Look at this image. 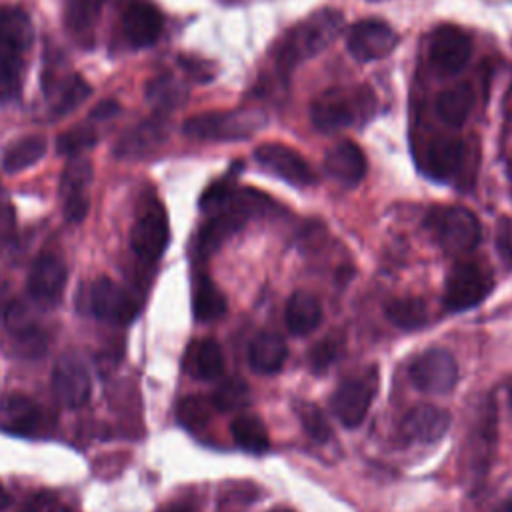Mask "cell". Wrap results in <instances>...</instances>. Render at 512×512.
Returning a JSON list of instances; mask_svg holds the SVG:
<instances>
[{
  "label": "cell",
  "instance_id": "obj_46",
  "mask_svg": "<svg viewBox=\"0 0 512 512\" xmlns=\"http://www.w3.org/2000/svg\"><path fill=\"white\" fill-rule=\"evenodd\" d=\"M508 402H510V408H512V386L508 388Z\"/></svg>",
  "mask_w": 512,
  "mask_h": 512
},
{
  "label": "cell",
  "instance_id": "obj_20",
  "mask_svg": "<svg viewBox=\"0 0 512 512\" xmlns=\"http://www.w3.org/2000/svg\"><path fill=\"white\" fill-rule=\"evenodd\" d=\"M326 172L346 186H356L366 174V156L350 140L334 144L324 156Z\"/></svg>",
  "mask_w": 512,
  "mask_h": 512
},
{
  "label": "cell",
  "instance_id": "obj_34",
  "mask_svg": "<svg viewBox=\"0 0 512 512\" xmlns=\"http://www.w3.org/2000/svg\"><path fill=\"white\" fill-rule=\"evenodd\" d=\"M210 402L220 412L240 410L248 404V386L240 378H228L214 390Z\"/></svg>",
  "mask_w": 512,
  "mask_h": 512
},
{
  "label": "cell",
  "instance_id": "obj_39",
  "mask_svg": "<svg viewBox=\"0 0 512 512\" xmlns=\"http://www.w3.org/2000/svg\"><path fill=\"white\" fill-rule=\"evenodd\" d=\"M96 140H98V136L92 128L74 126L56 138V150H58V154L74 158V156L90 150L96 144Z\"/></svg>",
  "mask_w": 512,
  "mask_h": 512
},
{
  "label": "cell",
  "instance_id": "obj_16",
  "mask_svg": "<svg viewBox=\"0 0 512 512\" xmlns=\"http://www.w3.org/2000/svg\"><path fill=\"white\" fill-rule=\"evenodd\" d=\"M92 180V166L88 160H82L74 156L60 180V192H62V210L68 222H82L88 214V184Z\"/></svg>",
  "mask_w": 512,
  "mask_h": 512
},
{
  "label": "cell",
  "instance_id": "obj_12",
  "mask_svg": "<svg viewBox=\"0 0 512 512\" xmlns=\"http://www.w3.org/2000/svg\"><path fill=\"white\" fill-rule=\"evenodd\" d=\"M430 64L440 74H456L460 72L472 54L470 38L456 26L444 24L434 30L430 38Z\"/></svg>",
  "mask_w": 512,
  "mask_h": 512
},
{
  "label": "cell",
  "instance_id": "obj_3",
  "mask_svg": "<svg viewBox=\"0 0 512 512\" xmlns=\"http://www.w3.org/2000/svg\"><path fill=\"white\" fill-rule=\"evenodd\" d=\"M264 122L266 116L258 110L208 112L188 118L182 130L196 140H242L252 136Z\"/></svg>",
  "mask_w": 512,
  "mask_h": 512
},
{
  "label": "cell",
  "instance_id": "obj_9",
  "mask_svg": "<svg viewBox=\"0 0 512 512\" xmlns=\"http://www.w3.org/2000/svg\"><path fill=\"white\" fill-rule=\"evenodd\" d=\"M364 100H370V94L360 98L358 94H350L342 88L338 90H328L320 98L314 100L310 108V118L312 124L324 132H334L340 128L350 126L360 112H366Z\"/></svg>",
  "mask_w": 512,
  "mask_h": 512
},
{
  "label": "cell",
  "instance_id": "obj_42",
  "mask_svg": "<svg viewBox=\"0 0 512 512\" xmlns=\"http://www.w3.org/2000/svg\"><path fill=\"white\" fill-rule=\"evenodd\" d=\"M14 232H16V212L8 194L0 186V238L10 240Z\"/></svg>",
  "mask_w": 512,
  "mask_h": 512
},
{
  "label": "cell",
  "instance_id": "obj_30",
  "mask_svg": "<svg viewBox=\"0 0 512 512\" xmlns=\"http://www.w3.org/2000/svg\"><path fill=\"white\" fill-rule=\"evenodd\" d=\"M46 152V140L40 134L24 136L10 144L4 152L2 166L6 172H20L32 164H36Z\"/></svg>",
  "mask_w": 512,
  "mask_h": 512
},
{
  "label": "cell",
  "instance_id": "obj_10",
  "mask_svg": "<svg viewBox=\"0 0 512 512\" xmlns=\"http://www.w3.org/2000/svg\"><path fill=\"white\" fill-rule=\"evenodd\" d=\"M168 240L170 230L166 212L158 202H152L136 218L130 232V246L142 260L154 262L164 254Z\"/></svg>",
  "mask_w": 512,
  "mask_h": 512
},
{
  "label": "cell",
  "instance_id": "obj_14",
  "mask_svg": "<svg viewBox=\"0 0 512 512\" xmlns=\"http://www.w3.org/2000/svg\"><path fill=\"white\" fill-rule=\"evenodd\" d=\"M52 390L66 408H80L88 402L92 382L88 368L76 356H62L52 370Z\"/></svg>",
  "mask_w": 512,
  "mask_h": 512
},
{
  "label": "cell",
  "instance_id": "obj_6",
  "mask_svg": "<svg viewBox=\"0 0 512 512\" xmlns=\"http://www.w3.org/2000/svg\"><path fill=\"white\" fill-rule=\"evenodd\" d=\"M408 376L420 392L448 394L458 382V364L448 350L430 348L414 358Z\"/></svg>",
  "mask_w": 512,
  "mask_h": 512
},
{
  "label": "cell",
  "instance_id": "obj_11",
  "mask_svg": "<svg viewBox=\"0 0 512 512\" xmlns=\"http://www.w3.org/2000/svg\"><path fill=\"white\" fill-rule=\"evenodd\" d=\"M348 50L356 60H380L398 46V34L380 20H362L348 30Z\"/></svg>",
  "mask_w": 512,
  "mask_h": 512
},
{
  "label": "cell",
  "instance_id": "obj_40",
  "mask_svg": "<svg viewBox=\"0 0 512 512\" xmlns=\"http://www.w3.org/2000/svg\"><path fill=\"white\" fill-rule=\"evenodd\" d=\"M6 326L14 336H20V338H32L36 332L28 310L20 302H12L6 308Z\"/></svg>",
  "mask_w": 512,
  "mask_h": 512
},
{
  "label": "cell",
  "instance_id": "obj_25",
  "mask_svg": "<svg viewBox=\"0 0 512 512\" xmlns=\"http://www.w3.org/2000/svg\"><path fill=\"white\" fill-rule=\"evenodd\" d=\"M472 104H474L472 88L468 84H456L438 94L436 112L446 126L460 128L468 120L472 112Z\"/></svg>",
  "mask_w": 512,
  "mask_h": 512
},
{
  "label": "cell",
  "instance_id": "obj_37",
  "mask_svg": "<svg viewBox=\"0 0 512 512\" xmlns=\"http://www.w3.org/2000/svg\"><path fill=\"white\" fill-rule=\"evenodd\" d=\"M88 94H90V86L86 84L84 78H80V76L68 78L52 104V114L54 116L70 114L74 108H78L88 98Z\"/></svg>",
  "mask_w": 512,
  "mask_h": 512
},
{
  "label": "cell",
  "instance_id": "obj_36",
  "mask_svg": "<svg viewBox=\"0 0 512 512\" xmlns=\"http://www.w3.org/2000/svg\"><path fill=\"white\" fill-rule=\"evenodd\" d=\"M212 402L202 398V396H188L184 400H180L176 416L180 420V424L188 430H202L212 416Z\"/></svg>",
  "mask_w": 512,
  "mask_h": 512
},
{
  "label": "cell",
  "instance_id": "obj_47",
  "mask_svg": "<svg viewBox=\"0 0 512 512\" xmlns=\"http://www.w3.org/2000/svg\"><path fill=\"white\" fill-rule=\"evenodd\" d=\"M0 502H6V494H4V490H2V486H0Z\"/></svg>",
  "mask_w": 512,
  "mask_h": 512
},
{
  "label": "cell",
  "instance_id": "obj_26",
  "mask_svg": "<svg viewBox=\"0 0 512 512\" xmlns=\"http://www.w3.org/2000/svg\"><path fill=\"white\" fill-rule=\"evenodd\" d=\"M166 126L162 120H144L126 132L116 144V156H140L164 140Z\"/></svg>",
  "mask_w": 512,
  "mask_h": 512
},
{
  "label": "cell",
  "instance_id": "obj_29",
  "mask_svg": "<svg viewBox=\"0 0 512 512\" xmlns=\"http://www.w3.org/2000/svg\"><path fill=\"white\" fill-rule=\"evenodd\" d=\"M106 0H66L64 24L78 40L92 34Z\"/></svg>",
  "mask_w": 512,
  "mask_h": 512
},
{
  "label": "cell",
  "instance_id": "obj_13",
  "mask_svg": "<svg viewBox=\"0 0 512 512\" xmlns=\"http://www.w3.org/2000/svg\"><path fill=\"white\" fill-rule=\"evenodd\" d=\"M254 158L260 166H264L274 176L294 184V186H308L314 184L316 176L308 162L290 146L268 142L254 150Z\"/></svg>",
  "mask_w": 512,
  "mask_h": 512
},
{
  "label": "cell",
  "instance_id": "obj_48",
  "mask_svg": "<svg viewBox=\"0 0 512 512\" xmlns=\"http://www.w3.org/2000/svg\"><path fill=\"white\" fill-rule=\"evenodd\" d=\"M506 512H512V500L506 502Z\"/></svg>",
  "mask_w": 512,
  "mask_h": 512
},
{
  "label": "cell",
  "instance_id": "obj_24",
  "mask_svg": "<svg viewBox=\"0 0 512 512\" xmlns=\"http://www.w3.org/2000/svg\"><path fill=\"white\" fill-rule=\"evenodd\" d=\"M186 370L200 380H216L224 374V352L214 338H202L190 344L186 352Z\"/></svg>",
  "mask_w": 512,
  "mask_h": 512
},
{
  "label": "cell",
  "instance_id": "obj_33",
  "mask_svg": "<svg viewBox=\"0 0 512 512\" xmlns=\"http://www.w3.org/2000/svg\"><path fill=\"white\" fill-rule=\"evenodd\" d=\"M22 92V56L0 50V102H12Z\"/></svg>",
  "mask_w": 512,
  "mask_h": 512
},
{
  "label": "cell",
  "instance_id": "obj_31",
  "mask_svg": "<svg viewBox=\"0 0 512 512\" xmlns=\"http://www.w3.org/2000/svg\"><path fill=\"white\" fill-rule=\"evenodd\" d=\"M386 318L402 328V330H416L426 324L428 320V308L422 298L408 296V298H394L384 308Z\"/></svg>",
  "mask_w": 512,
  "mask_h": 512
},
{
  "label": "cell",
  "instance_id": "obj_17",
  "mask_svg": "<svg viewBox=\"0 0 512 512\" xmlns=\"http://www.w3.org/2000/svg\"><path fill=\"white\" fill-rule=\"evenodd\" d=\"M122 32L136 48L152 46L162 32V14L148 0H130L122 12Z\"/></svg>",
  "mask_w": 512,
  "mask_h": 512
},
{
  "label": "cell",
  "instance_id": "obj_15",
  "mask_svg": "<svg viewBox=\"0 0 512 512\" xmlns=\"http://www.w3.org/2000/svg\"><path fill=\"white\" fill-rule=\"evenodd\" d=\"M66 286V266L54 254H40L28 272V294L42 306L58 304Z\"/></svg>",
  "mask_w": 512,
  "mask_h": 512
},
{
  "label": "cell",
  "instance_id": "obj_43",
  "mask_svg": "<svg viewBox=\"0 0 512 512\" xmlns=\"http://www.w3.org/2000/svg\"><path fill=\"white\" fill-rule=\"evenodd\" d=\"M58 500L50 492H38L18 512H56Z\"/></svg>",
  "mask_w": 512,
  "mask_h": 512
},
{
  "label": "cell",
  "instance_id": "obj_2",
  "mask_svg": "<svg viewBox=\"0 0 512 512\" xmlns=\"http://www.w3.org/2000/svg\"><path fill=\"white\" fill-rule=\"evenodd\" d=\"M426 228L432 232L440 248L452 256L472 252L482 238L476 214L464 206L432 208L426 218Z\"/></svg>",
  "mask_w": 512,
  "mask_h": 512
},
{
  "label": "cell",
  "instance_id": "obj_8",
  "mask_svg": "<svg viewBox=\"0 0 512 512\" xmlns=\"http://www.w3.org/2000/svg\"><path fill=\"white\" fill-rule=\"evenodd\" d=\"M0 428L24 438H44L52 432L54 418L36 400L14 394L0 404Z\"/></svg>",
  "mask_w": 512,
  "mask_h": 512
},
{
  "label": "cell",
  "instance_id": "obj_4",
  "mask_svg": "<svg viewBox=\"0 0 512 512\" xmlns=\"http://www.w3.org/2000/svg\"><path fill=\"white\" fill-rule=\"evenodd\" d=\"M494 288L490 268L480 262H458L444 282V304L452 312L468 310L480 304Z\"/></svg>",
  "mask_w": 512,
  "mask_h": 512
},
{
  "label": "cell",
  "instance_id": "obj_32",
  "mask_svg": "<svg viewBox=\"0 0 512 512\" xmlns=\"http://www.w3.org/2000/svg\"><path fill=\"white\" fill-rule=\"evenodd\" d=\"M146 98L158 106L160 110H170L174 106H180L186 98V88L170 74L156 76L146 86Z\"/></svg>",
  "mask_w": 512,
  "mask_h": 512
},
{
  "label": "cell",
  "instance_id": "obj_21",
  "mask_svg": "<svg viewBox=\"0 0 512 512\" xmlns=\"http://www.w3.org/2000/svg\"><path fill=\"white\" fill-rule=\"evenodd\" d=\"M288 356L286 342L274 332H260L248 346V362L258 374H276Z\"/></svg>",
  "mask_w": 512,
  "mask_h": 512
},
{
  "label": "cell",
  "instance_id": "obj_49",
  "mask_svg": "<svg viewBox=\"0 0 512 512\" xmlns=\"http://www.w3.org/2000/svg\"><path fill=\"white\" fill-rule=\"evenodd\" d=\"M220 2H236V0H220Z\"/></svg>",
  "mask_w": 512,
  "mask_h": 512
},
{
  "label": "cell",
  "instance_id": "obj_5",
  "mask_svg": "<svg viewBox=\"0 0 512 512\" xmlns=\"http://www.w3.org/2000/svg\"><path fill=\"white\" fill-rule=\"evenodd\" d=\"M378 390V368L368 366L364 372L344 380L330 398L332 414L346 428H356L368 414Z\"/></svg>",
  "mask_w": 512,
  "mask_h": 512
},
{
  "label": "cell",
  "instance_id": "obj_38",
  "mask_svg": "<svg viewBox=\"0 0 512 512\" xmlns=\"http://www.w3.org/2000/svg\"><path fill=\"white\" fill-rule=\"evenodd\" d=\"M340 350H342V336H340V334L324 336L322 340H318V342L308 350V364H310V370H312L314 374L326 372V370L336 362V358L340 356Z\"/></svg>",
  "mask_w": 512,
  "mask_h": 512
},
{
  "label": "cell",
  "instance_id": "obj_19",
  "mask_svg": "<svg viewBox=\"0 0 512 512\" xmlns=\"http://www.w3.org/2000/svg\"><path fill=\"white\" fill-rule=\"evenodd\" d=\"M464 142L460 138H438L432 140L422 156V170L434 180L454 178L464 164Z\"/></svg>",
  "mask_w": 512,
  "mask_h": 512
},
{
  "label": "cell",
  "instance_id": "obj_45",
  "mask_svg": "<svg viewBox=\"0 0 512 512\" xmlns=\"http://www.w3.org/2000/svg\"><path fill=\"white\" fill-rule=\"evenodd\" d=\"M162 512H194V510L190 506H184V504H174V506L164 508Z\"/></svg>",
  "mask_w": 512,
  "mask_h": 512
},
{
  "label": "cell",
  "instance_id": "obj_28",
  "mask_svg": "<svg viewBox=\"0 0 512 512\" xmlns=\"http://www.w3.org/2000/svg\"><path fill=\"white\" fill-rule=\"evenodd\" d=\"M230 432L234 442L250 452V454H264L270 448V436L266 424L254 414H240L232 420Z\"/></svg>",
  "mask_w": 512,
  "mask_h": 512
},
{
  "label": "cell",
  "instance_id": "obj_27",
  "mask_svg": "<svg viewBox=\"0 0 512 512\" xmlns=\"http://www.w3.org/2000/svg\"><path fill=\"white\" fill-rule=\"evenodd\" d=\"M192 310L196 320L214 322L228 310V302L208 276H198L192 290Z\"/></svg>",
  "mask_w": 512,
  "mask_h": 512
},
{
  "label": "cell",
  "instance_id": "obj_35",
  "mask_svg": "<svg viewBox=\"0 0 512 512\" xmlns=\"http://www.w3.org/2000/svg\"><path fill=\"white\" fill-rule=\"evenodd\" d=\"M294 410H296V416H298L302 428L306 430V434L312 440L324 444V442H328L332 438V426L328 424L324 412L316 404L302 400V402L296 404Z\"/></svg>",
  "mask_w": 512,
  "mask_h": 512
},
{
  "label": "cell",
  "instance_id": "obj_44",
  "mask_svg": "<svg viewBox=\"0 0 512 512\" xmlns=\"http://www.w3.org/2000/svg\"><path fill=\"white\" fill-rule=\"evenodd\" d=\"M116 112H118V104H116L114 100H104V102H100L96 108H92L90 118H92V120H108V118H112Z\"/></svg>",
  "mask_w": 512,
  "mask_h": 512
},
{
  "label": "cell",
  "instance_id": "obj_1",
  "mask_svg": "<svg viewBox=\"0 0 512 512\" xmlns=\"http://www.w3.org/2000/svg\"><path fill=\"white\" fill-rule=\"evenodd\" d=\"M342 30V14L336 10H322L312 14L308 20L298 24L280 42L276 60L278 66L290 70L298 62L314 56L328 46Z\"/></svg>",
  "mask_w": 512,
  "mask_h": 512
},
{
  "label": "cell",
  "instance_id": "obj_41",
  "mask_svg": "<svg viewBox=\"0 0 512 512\" xmlns=\"http://www.w3.org/2000/svg\"><path fill=\"white\" fill-rule=\"evenodd\" d=\"M496 250L502 262L512 268V218L502 216L496 222Z\"/></svg>",
  "mask_w": 512,
  "mask_h": 512
},
{
  "label": "cell",
  "instance_id": "obj_22",
  "mask_svg": "<svg viewBox=\"0 0 512 512\" xmlns=\"http://www.w3.org/2000/svg\"><path fill=\"white\" fill-rule=\"evenodd\" d=\"M32 44V24L22 8H0V50L22 56Z\"/></svg>",
  "mask_w": 512,
  "mask_h": 512
},
{
  "label": "cell",
  "instance_id": "obj_18",
  "mask_svg": "<svg viewBox=\"0 0 512 512\" xmlns=\"http://www.w3.org/2000/svg\"><path fill=\"white\" fill-rule=\"evenodd\" d=\"M450 428V414L444 408L438 406H416L412 408L402 424H400V434L410 440V442H436L440 440Z\"/></svg>",
  "mask_w": 512,
  "mask_h": 512
},
{
  "label": "cell",
  "instance_id": "obj_7",
  "mask_svg": "<svg viewBox=\"0 0 512 512\" xmlns=\"http://www.w3.org/2000/svg\"><path fill=\"white\" fill-rule=\"evenodd\" d=\"M86 304L96 318L112 324H130L140 310V302L124 286L106 276L94 280L86 294Z\"/></svg>",
  "mask_w": 512,
  "mask_h": 512
},
{
  "label": "cell",
  "instance_id": "obj_23",
  "mask_svg": "<svg viewBox=\"0 0 512 512\" xmlns=\"http://www.w3.org/2000/svg\"><path fill=\"white\" fill-rule=\"evenodd\" d=\"M286 326L294 336L314 332L322 322V304L308 290H296L286 304Z\"/></svg>",
  "mask_w": 512,
  "mask_h": 512
}]
</instances>
